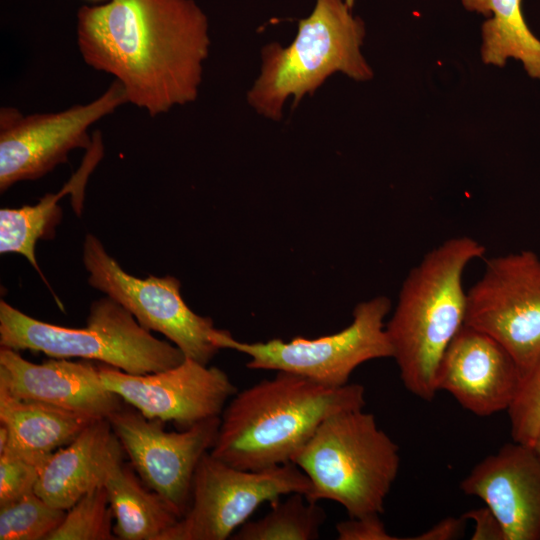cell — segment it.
Listing matches in <instances>:
<instances>
[{"label": "cell", "instance_id": "obj_29", "mask_svg": "<svg viewBox=\"0 0 540 540\" xmlns=\"http://www.w3.org/2000/svg\"><path fill=\"white\" fill-rule=\"evenodd\" d=\"M466 519L461 516L460 518L447 517L431 528L427 529L423 533L407 539L412 540H451L456 539L461 535L465 528Z\"/></svg>", "mask_w": 540, "mask_h": 540}, {"label": "cell", "instance_id": "obj_5", "mask_svg": "<svg viewBox=\"0 0 540 540\" xmlns=\"http://www.w3.org/2000/svg\"><path fill=\"white\" fill-rule=\"evenodd\" d=\"M292 463L310 480L309 501L332 500L361 517L384 512L400 455L375 416L355 409L327 417Z\"/></svg>", "mask_w": 540, "mask_h": 540}, {"label": "cell", "instance_id": "obj_20", "mask_svg": "<svg viewBox=\"0 0 540 540\" xmlns=\"http://www.w3.org/2000/svg\"><path fill=\"white\" fill-rule=\"evenodd\" d=\"M92 421L53 405L17 398L0 387V423L9 431L3 452L47 457L70 443Z\"/></svg>", "mask_w": 540, "mask_h": 540}, {"label": "cell", "instance_id": "obj_7", "mask_svg": "<svg viewBox=\"0 0 540 540\" xmlns=\"http://www.w3.org/2000/svg\"><path fill=\"white\" fill-rule=\"evenodd\" d=\"M390 308L387 297L377 296L357 304L351 324L331 335L247 343L224 330L218 346L249 356V369L289 372L324 386L341 387L349 383L350 375L362 363L393 357L384 323Z\"/></svg>", "mask_w": 540, "mask_h": 540}, {"label": "cell", "instance_id": "obj_13", "mask_svg": "<svg viewBox=\"0 0 540 540\" xmlns=\"http://www.w3.org/2000/svg\"><path fill=\"white\" fill-rule=\"evenodd\" d=\"M103 385L145 417L172 421L183 429L220 417L237 392L229 376L190 358L179 365L147 374H130L98 366Z\"/></svg>", "mask_w": 540, "mask_h": 540}, {"label": "cell", "instance_id": "obj_30", "mask_svg": "<svg viewBox=\"0 0 540 540\" xmlns=\"http://www.w3.org/2000/svg\"><path fill=\"white\" fill-rule=\"evenodd\" d=\"M8 440H9V431L5 425L0 423V453H2L5 450L8 444Z\"/></svg>", "mask_w": 540, "mask_h": 540}, {"label": "cell", "instance_id": "obj_25", "mask_svg": "<svg viewBox=\"0 0 540 540\" xmlns=\"http://www.w3.org/2000/svg\"><path fill=\"white\" fill-rule=\"evenodd\" d=\"M507 411L513 441L532 446L540 431V360L522 379Z\"/></svg>", "mask_w": 540, "mask_h": 540}, {"label": "cell", "instance_id": "obj_26", "mask_svg": "<svg viewBox=\"0 0 540 540\" xmlns=\"http://www.w3.org/2000/svg\"><path fill=\"white\" fill-rule=\"evenodd\" d=\"M49 456L32 457L12 452L0 454V506L35 492L41 467Z\"/></svg>", "mask_w": 540, "mask_h": 540}, {"label": "cell", "instance_id": "obj_10", "mask_svg": "<svg viewBox=\"0 0 540 540\" xmlns=\"http://www.w3.org/2000/svg\"><path fill=\"white\" fill-rule=\"evenodd\" d=\"M464 324L496 340L522 379L540 360V258L529 250L486 261L466 292Z\"/></svg>", "mask_w": 540, "mask_h": 540}, {"label": "cell", "instance_id": "obj_17", "mask_svg": "<svg viewBox=\"0 0 540 540\" xmlns=\"http://www.w3.org/2000/svg\"><path fill=\"white\" fill-rule=\"evenodd\" d=\"M92 139L80 167L57 193L44 195L34 205L0 210V253L24 256L42 278L44 275L35 254L36 244L38 240L54 238L63 216L59 202L65 195H71L72 208L78 216L81 215L88 178L104 153L101 133L96 131Z\"/></svg>", "mask_w": 540, "mask_h": 540}, {"label": "cell", "instance_id": "obj_19", "mask_svg": "<svg viewBox=\"0 0 540 540\" xmlns=\"http://www.w3.org/2000/svg\"><path fill=\"white\" fill-rule=\"evenodd\" d=\"M113 437L108 419L92 421L65 448L60 447L46 459L35 493L53 507L68 510L100 483Z\"/></svg>", "mask_w": 540, "mask_h": 540}, {"label": "cell", "instance_id": "obj_22", "mask_svg": "<svg viewBox=\"0 0 540 540\" xmlns=\"http://www.w3.org/2000/svg\"><path fill=\"white\" fill-rule=\"evenodd\" d=\"M318 502L294 492L273 501L260 519L245 522L231 537L234 540H313L318 539L326 513Z\"/></svg>", "mask_w": 540, "mask_h": 540}, {"label": "cell", "instance_id": "obj_16", "mask_svg": "<svg viewBox=\"0 0 540 540\" xmlns=\"http://www.w3.org/2000/svg\"><path fill=\"white\" fill-rule=\"evenodd\" d=\"M0 387L17 398L53 405L93 420L107 419L123 406V400L103 385L98 366L66 358L37 364L5 347L0 348Z\"/></svg>", "mask_w": 540, "mask_h": 540}, {"label": "cell", "instance_id": "obj_8", "mask_svg": "<svg viewBox=\"0 0 540 540\" xmlns=\"http://www.w3.org/2000/svg\"><path fill=\"white\" fill-rule=\"evenodd\" d=\"M310 489L309 478L292 462L243 470L207 452L195 470L186 512L160 540L231 538L262 503L294 492L307 496Z\"/></svg>", "mask_w": 540, "mask_h": 540}, {"label": "cell", "instance_id": "obj_24", "mask_svg": "<svg viewBox=\"0 0 540 540\" xmlns=\"http://www.w3.org/2000/svg\"><path fill=\"white\" fill-rule=\"evenodd\" d=\"M113 519L106 489L99 483L66 511L47 540H114Z\"/></svg>", "mask_w": 540, "mask_h": 540}, {"label": "cell", "instance_id": "obj_15", "mask_svg": "<svg viewBox=\"0 0 540 540\" xmlns=\"http://www.w3.org/2000/svg\"><path fill=\"white\" fill-rule=\"evenodd\" d=\"M460 489L486 504L505 540H540V459L532 446L505 444L475 465Z\"/></svg>", "mask_w": 540, "mask_h": 540}, {"label": "cell", "instance_id": "obj_1", "mask_svg": "<svg viewBox=\"0 0 540 540\" xmlns=\"http://www.w3.org/2000/svg\"><path fill=\"white\" fill-rule=\"evenodd\" d=\"M84 62L115 77L127 103L154 117L194 102L210 47L194 0H109L77 12Z\"/></svg>", "mask_w": 540, "mask_h": 540}, {"label": "cell", "instance_id": "obj_31", "mask_svg": "<svg viewBox=\"0 0 540 540\" xmlns=\"http://www.w3.org/2000/svg\"><path fill=\"white\" fill-rule=\"evenodd\" d=\"M534 451L536 452L537 456L539 457L540 459V431L532 445Z\"/></svg>", "mask_w": 540, "mask_h": 540}, {"label": "cell", "instance_id": "obj_3", "mask_svg": "<svg viewBox=\"0 0 540 540\" xmlns=\"http://www.w3.org/2000/svg\"><path fill=\"white\" fill-rule=\"evenodd\" d=\"M484 253L472 237L449 238L425 254L402 284L385 329L403 385L422 400L432 401L438 392L441 358L464 325L463 273Z\"/></svg>", "mask_w": 540, "mask_h": 540}, {"label": "cell", "instance_id": "obj_9", "mask_svg": "<svg viewBox=\"0 0 540 540\" xmlns=\"http://www.w3.org/2000/svg\"><path fill=\"white\" fill-rule=\"evenodd\" d=\"M82 260L91 287L123 306L143 328L164 335L186 358L208 364L218 353L224 330L188 307L177 278L130 275L93 234L84 238Z\"/></svg>", "mask_w": 540, "mask_h": 540}, {"label": "cell", "instance_id": "obj_2", "mask_svg": "<svg viewBox=\"0 0 540 540\" xmlns=\"http://www.w3.org/2000/svg\"><path fill=\"white\" fill-rule=\"evenodd\" d=\"M364 406L361 384L328 387L277 371L274 378L234 395L220 416L210 453L243 470L289 463L327 417Z\"/></svg>", "mask_w": 540, "mask_h": 540}, {"label": "cell", "instance_id": "obj_14", "mask_svg": "<svg viewBox=\"0 0 540 540\" xmlns=\"http://www.w3.org/2000/svg\"><path fill=\"white\" fill-rule=\"evenodd\" d=\"M521 382L511 355L492 337L465 324L445 350L436 375L438 391H447L480 417L508 410Z\"/></svg>", "mask_w": 540, "mask_h": 540}, {"label": "cell", "instance_id": "obj_32", "mask_svg": "<svg viewBox=\"0 0 540 540\" xmlns=\"http://www.w3.org/2000/svg\"><path fill=\"white\" fill-rule=\"evenodd\" d=\"M354 1H355V0H345V2L347 3V5H348L349 7H351V8H352L353 5H354Z\"/></svg>", "mask_w": 540, "mask_h": 540}, {"label": "cell", "instance_id": "obj_12", "mask_svg": "<svg viewBox=\"0 0 540 540\" xmlns=\"http://www.w3.org/2000/svg\"><path fill=\"white\" fill-rule=\"evenodd\" d=\"M107 419L143 483L181 517L190 503L198 463L216 442L220 417L181 432L166 431L164 421L147 418L132 406H122Z\"/></svg>", "mask_w": 540, "mask_h": 540}, {"label": "cell", "instance_id": "obj_18", "mask_svg": "<svg viewBox=\"0 0 540 540\" xmlns=\"http://www.w3.org/2000/svg\"><path fill=\"white\" fill-rule=\"evenodd\" d=\"M123 452L114 435L100 477L114 516L113 533L119 540H160L180 515L123 463Z\"/></svg>", "mask_w": 540, "mask_h": 540}, {"label": "cell", "instance_id": "obj_28", "mask_svg": "<svg viewBox=\"0 0 540 540\" xmlns=\"http://www.w3.org/2000/svg\"><path fill=\"white\" fill-rule=\"evenodd\" d=\"M462 516L475 523L472 540H505L499 521L488 507L470 510Z\"/></svg>", "mask_w": 540, "mask_h": 540}, {"label": "cell", "instance_id": "obj_23", "mask_svg": "<svg viewBox=\"0 0 540 540\" xmlns=\"http://www.w3.org/2000/svg\"><path fill=\"white\" fill-rule=\"evenodd\" d=\"M66 511L53 507L35 492L0 506V540H47Z\"/></svg>", "mask_w": 540, "mask_h": 540}, {"label": "cell", "instance_id": "obj_27", "mask_svg": "<svg viewBox=\"0 0 540 540\" xmlns=\"http://www.w3.org/2000/svg\"><path fill=\"white\" fill-rule=\"evenodd\" d=\"M339 540H399L389 534L379 514L350 517L336 525Z\"/></svg>", "mask_w": 540, "mask_h": 540}, {"label": "cell", "instance_id": "obj_6", "mask_svg": "<svg viewBox=\"0 0 540 540\" xmlns=\"http://www.w3.org/2000/svg\"><path fill=\"white\" fill-rule=\"evenodd\" d=\"M0 346L51 358L95 360L136 375L175 367L186 358L178 347L154 337L108 296L91 303L84 328L40 321L1 300Z\"/></svg>", "mask_w": 540, "mask_h": 540}, {"label": "cell", "instance_id": "obj_21", "mask_svg": "<svg viewBox=\"0 0 540 540\" xmlns=\"http://www.w3.org/2000/svg\"><path fill=\"white\" fill-rule=\"evenodd\" d=\"M472 12L489 16L482 25L481 56L499 67L509 58L522 63L527 74L540 80V40L530 31L521 0H462Z\"/></svg>", "mask_w": 540, "mask_h": 540}, {"label": "cell", "instance_id": "obj_4", "mask_svg": "<svg viewBox=\"0 0 540 540\" xmlns=\"http://www.w3.org/2000/svg\"><path fill=\"white\" fill-rule=\"evenodd\" d=\"M351 10L345 0H316L288 46L270 43L262 48L260 74L247 93L258 114L280 120L290 97L299 103L336 72L356 81L372 78L361 53L364 23Z\"/></svg>", "mask_w": 540, "mask_h": 540}, {"label": "cell", "instance_id": "obj_33", "mask_svg": "<svg viewBox=\"0 0 540 540\" xmlns=\"http://www.w3.org/2000/svg\"><path fill=\"white\" fill-rule=\"evenodd\" d=\"M89 1H94V2H97V1H101V0H89Z\"/></svg>", "mask_w": 540, "mask_h": 540}, {"label": "cell", "instance_id": "obj_11", "mask_svg": "<svg viewBox=\"0 0 540 540\" xmlns=\"http://www.w3.org/2000/svg\"><path fill=\"white\" fill-rule=\"evenodd\" d=\"M127 103L114 81L97 99L56 113L24 115L14 107L0 110V191L37 180L68 161L74 149H89V127Z\"/></svg>", "mask_w": 540, "mask_h": 540}]
</instances>
